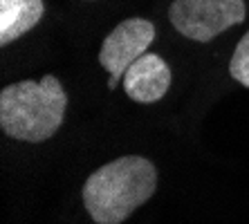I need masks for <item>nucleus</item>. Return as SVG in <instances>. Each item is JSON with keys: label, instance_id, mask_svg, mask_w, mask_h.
Segmentation results:
<instances>
[{"label": "nucleus", "instance_id": "f03ea898", "mask_svg": "<svg viewBox=\"0 0 249 224\" xmlns=\"http://www.w3.org/2000/svg\"><path fill=\"white\" fill-rule=\"evenodd\" d=\"M65 108L68 94L56 76L18 81L0 92V128L12 139L41 144L61 128Z\"/></svg>", "mask_w": 249, "mask_h": 224}, {"label": "nucleus", "instance_id": "20e7f679", "mask_svg": "<svg viewBox=\"0 0 249 224\" xmlns=\"http://www.w3.org/2000/svg\"><path fill=\"white\" fill-rule=\"evenodd\" d=\"M153 38H155V25L146 18H128L106 36L99 50V63L110 72V81H108L110 90L124 79L126 69L139 56H144Z\"/></svg>", "mask_w": 249, "mask_h": 224}, {"label": "nucleus", "instance_id": "f257e3e1", "mask_svg": "<svg viewBox=\"0 0 249 224\" xmlns=\"http://www.w3.org/2000/svg\"><path fill=\"white\" fill-rule=\"evenodd\" d=\"M157 190V168L139 155L104 164L83 184V204L97 224H122Z\"/></svg>", "mask_w": 249, "mask_h": 224}, {"label": "nucleus", "instance_id": "423d86ee", "mask_svg": "<svg viewBox=\"0 0 249 224\" xmlns=\"http://www.w3.org/2000/svg\"><path fill=\"white\" fill-rule=\"evenodd\" d=\"M43 12V0H0V45H9L36 27Z\"/></svg>", "mask_w": 249, "mask_h": 224}, {"label": "nucleus", "instance_id": "7ed1b4c3", "mask_svg": "<svg viewBox=\"0 0 249 224\" xmlns=\"http://www.w3.org/2000/svg\"><path fill=\"white\" fill-rule=\"evenodd\" d=\"M247 16L245 0H175L168 18L182 36L209 43Z\"/></svg>", "mask_w": 249, "mask_h": 224}, {"label": "nucleus", "instance_id": "39448f33", "mask_svg": "<svg viewBox=\"0 0 249 224\" xmlns=\"http://www.w3.org/2000/svg\"><path fill=\"white\" fill-rule=\"evenodd\" d=\"M122 86L137 103H155L171 87V68L162 56L146 52L126 69Z\"/></svg>", "mask_w": 249, "mask_h": 224}, {"label": "nucleus", "instance_id": "0eeeda50", "mask_svg": "<svg viewBox=\"0 0 249 224\" xmlns=\"http://www.w3.org/2000/svg\"><path fill=\"white\" fill-rule=\"evenodd\" d=\"M229 74H231L240 86L249 87V32L236 45V52H233L231 61H229Z\"/></svg>", "mask_w": 249, "mask_h": 224}]
</instances>
